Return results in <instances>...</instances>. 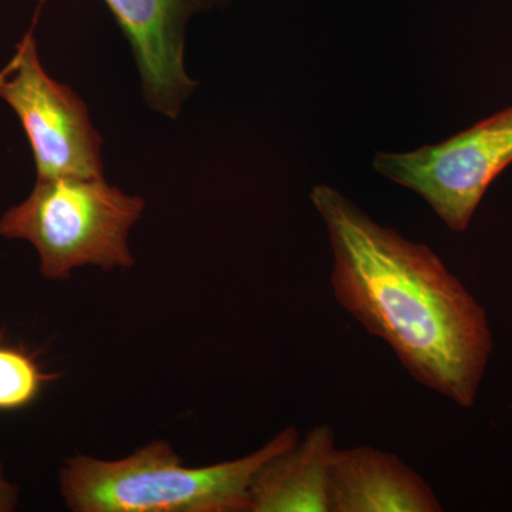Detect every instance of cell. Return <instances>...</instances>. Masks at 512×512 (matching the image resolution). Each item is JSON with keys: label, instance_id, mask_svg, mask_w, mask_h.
I'll list each match as a JSON object with an SVG mask.
<instances>
[{"label": "cell", "instance_id": "5b68a950", "mask_svg": "<svg viewBox=\"0 0 512 512\" xmlns=\"http://www.w3.org/2000/svg\"><path fill=\"white\" fill-rule=\"evenodd\" d=\"M512 163V107L439 146L376 156L375 168L416 191L451 231L470 225L495 178Z\"/></svg>", "mask_w": 512, "mask_h": 512}, {"label": "cell", "instance_id": "30bf717a", "mask_svg": "<svg viewBox=\"0 0 512 512\" xmlns=\"http://www.w3.org/2000/svg\"><path fill=\"white\" fill-rule=\"evenodd\" d=\"M19 488L8 481L0 463V512H10L18 507Z\"/></svg>", "mask_w": 512, "mask_h": 512}, {"label": "cell", "instance_id": "52a82bcc", "mask_svg": "<svg viewBox=\"0 0 512 512\" xmlns=\"http://www.w3.org/2000/svg\"><path fill=\"white\" fill-rule=\"evenodd\" d=\"M329 512H441L433 488L402 458L370 446L336 448Z\"/></svg>", "mask_w": 512, "mask_h": 512}, {"label": "cell", "instance_id": "ba28073f", "mask_svg": "<svg viewBox=\"0 0 512 512\" xmlns=\"http://www.w3.org/2000/svg\"><path fill=\"white\" fill-rule=\"evenodd\" d=\"M335 430L319 424L256 471L249 512H329Z\"/></svg>", "mask_w": 512, "mask_h": 512}, {"label": "cell", "instance_id": "277c9868", "mask_svg": "<svg viewBox=\"0 0 512 512\" xmlns=\"http://www.w3.org/2000/svg\"><path fill=\"white\" fill-rule=\"evenodd\" d=\"M0 97L18 114L39 180L103 177V140L86 103L43 69L33 30L0 70Z\"/></svg>", "mask_w": 512, "mask_h": 512}, {"label": "cell", "instance_id": "3957f363", "mask_svg": "<svg viewBox=\"0 0 512 512\" xmlns=\"http://www.w3.org/2000/svg\"><path fill=\"white\" fill-rule=\"evenodd\" d=\"M144 208L143 198L103 177L37 178L32 194L0 218V237L30 242L47 281H66L84 266L130 269L128 234Z\"/></svg>", "mask_w": 512, "mask_h": 512}, {"label": "cell", "instance_id": "6da1fadb", "mask_svg": "<svg viewBox=\"0 0 512 512\" xmlns=\"http://www.w3.org/2000/svg\"><path fill=\"white\" fill-rule=\"evenodd\" d=\"M311 200L328 229L339 305L417 383L471 409L493 353L483 306L427 245L377 224L328 185H316Z\"/></svg>", "mask_w": 512, "mask_h": 512}, {"label": "cell", "instance_id": "8992f818", "mask_svg": "<svg viewBox=\"0 0 512 512\" xmlns=\"http://www.w3.org/2000/svg\"><path fill=\"white\" fill-rule=\"evenodd\" d=\"M126 33L151 109L175 119L197 83L184 66L185 26L200 0H104Z\"/></svg>", "mask_w": 512, "mask_h": 512}, {"label": "cell", "instance_id": "7a4b0ae2", "mask_svg": "<svg viewBox=\"0 0 512 512\" xmlns=\"http://www.w3.org/2000/svg\"><path fill=\"white\" fill-rule=\"evenodd\" d=\"M299 437L289 426L254 453L207 467L185 466L165 440L120 460L76 454L60 468V491L74 512H249L256 471Z\"/></svg>", "mask_w": 512, "mask_h": 512}, {"label": "cell", "instance_id": "9c48e42d", "mask_svg": "<svg viewBox=\"0 0 512 512\" xmlns=\"http://www.w3.org/2000/svg\"><path fill=\"white\" fill-rule=\"evenodd\" d=\"M60 377L62 373L46 372L28 350L0 339V412L25 409Z\"/></svg>", "mask_w": 512, "mask_h": 512}]
</instances>
